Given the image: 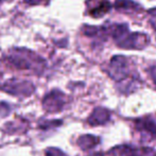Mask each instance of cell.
<instances>
[{
	"label": "cell",
	"mask_w": 156,
	"mask_h": 156,
	"mask_svg": "<svg viewBox=\"0 0 156 156\" xmlns=\"http://www.w3.org/2000/svg\"><path fill=\"white\" fill-rule=\"evenodd\" d=\"M114 5H115L116 10L124 13H135L140 11L141 9L140 4H138L135 1H132V0H117Z\"/></svg>",
	"instance_id": "9c48e42d"
},
{
	"label": "cell",
	"mask_w": 156,
	"mask_h": 156,
	"mask_svg": "<svg viewBox=\"0 0 156 156\" xmlns=\"http://www.w3.org/2000/svg\"><path fill=\"white\" fill-rule=\"evenodd\" d=\"M26 3L30 4V5H36V4H41V3H44L46 0H23Z\"/></svg>",
	"instance_id": "ac0fdd59"
},
{
	"label": "cell",
	"mask_w": 156,
	"mask_h": 156,
	"mask_svg": "<svg viewBox=\"0 0 156 156\" xmlns=\"http://www.w3.org/2000/svg\"><path fill=\"white\" fill-rule=\"evenodd\" d=\"M91 156H102L101 154H94V155H91Z\"/></svg>",
	"instance_id": "d6986e66"
},
{
	"label": "cell",
	"mask_w": 156,
	"mask_h": 156,
	"mask_svg": "<svg viewBox=\"0 0 156 156\" xmlns=\"http://www.w3.org/2000/svg\"><path fill=\"white\" fill-rule=\"evenodd\" d=\"M111 119V112L105 107H97L94 109L91 115L88 117L87 121L90 125H103L109 121Z\"/></svg>",
	"instance_id": "ba28073f"
},
{
	"label": "cell",
	"mask_w": 156,
	"mask_h": 156,
	"mask_svg": "<svg viewBox=\"0 0 156 156\" xmlns=\"http://www.w3.org/2000/svg\"><path fill=\"white\" fill-rule=\"evenodd\" d=\"M107 73L116 82H121L129 79L131 69L127 58L123 55L113 56L107 68Z\"/></svg>",
	"instance_id": "3957f363"
},
{
	"label": "cell",
	"mask_w": 156,
	"mask_h": 156,
	"mask_svg": "<svg viewBox=\"0 0 156 156\" xmlns=\"http://www.w3.org/2000/svg\"><path fill=\"white\" fill-rule=\"evenodd\" d=\"M142 154L144 156H156V151L150 148H144L142 149Z\"/></svg>",
	"instance_id": "e0dca14e"
},
{
	"label": "cell",
	"mask_w": 156,
	"mask_h": 156,
	"mask_svg": "<svg viewBox=\"0 0 156 156\" xmlns=\"http://www.w3.org/2000/svg\"><path fill=\"white\" fill-rule=\"evenodd\" d=\"M65 103V94L58 89H54L44 98L43 106L48 113H58L63 109Z\"/></svg>",
	"instance_id": "5b68a950"
},
{
	"label": "cell",
	"mask_w": 156,
	"mask_h": 156,
	"mask_svg": "<svg viewBox=\"0 0 156 156\" xmlns=\"http://www.w3.org/2000/svg\"><path fill=\"white\" fill-rule=\"evenodd\" d=\"M62 121L60 120H53V121H47V120H43V121L39 122V126L44 129H49L51 127H54V126H58Z\"/></svg>",
	"instance_id": "7c38bea8"
},
{
	"label": "cell",
	"mask_w": 156,
	"mask_h": 156,
	"mask_svg": "<svg viewBox=\"0 0 156 156\" xmlns=\"http://www.w3.org/2000/svg\"><path fill=\"white\" fill-rule=\"evenodd\" d=\"M149 21H150L153 29L156 30V8L149 11Z\"/></svg>",
	"instance_id": "5bb4252c"
},
{
	"label": "cell",
	"mask_w": 156,
	"mask_h": 156,
	"mask_svg": "<svg viewBox=\"0 0 156 156\" xmlns=\"http://www.w3.org/2000/svg\"><path fill=\"white\" fill-rule=\"evenodd\" d=\"M6 61L17 69L32 70L36 73H41L45 69V61L26 48H13L6 55Z\"/></svg>",
	"instance_id": "7a4b0ae2"
},
{
	"label": "cell",
	"mask_w": 156,
	"mask_h": 156,
	"mask_svg": "<svg viewBox=\"0 0 156 156\" xmlns=\"http://www.w3.org/2000/svg\"><path fill=\"white\" fill-rule=\"evenodd\" d=\"M137 151L131 146L127 144H121L113 148L108 152V156H135L137 154Z\"/></svg>",
	"instance_id": "8fae6325"
},
{
	"label": "cell",
	"mask_w": 156,
	"mask_h": 156,
	"mask_svg": "<svg viewBox=\"0 0 156 156\" xmlns=\"http://www.w3.org/2000/svg\"><path fill=\"white\" fill-rule=\"evenodd\" d=\"M149 74H150L151 79H152V81L154 82L155 86H156V65L154 66H151L150 68H149Z\"/></svg>",
	"instance_id": "2e32d148"
},
{
	"label": "cell",
	"mask_w": 156,
	"mask_h": 156,
	"mask_svg": "<svg viewBox=\"0 0 156 156\" xmlns=\"http://www.w3.org/2000/svg\"><path fill=\"white\" fill-rule=\"evenodd\" d=\"M4 93H8L16 97H29L34 93L35 87L30 81L11 79L1 86Z\"/></svg>",
	"instance_id": "277c9868"
},
{
	"label": "cell",
	"mask_w": 156,
	"mask_h": 156,
	"mask_svg": "<svg viewBox=\"0 0 156 156\" xmlns=\"http://www.w3.org/2000/svg\"><path fill=\"white\" fill-rule=\"evenodd\" d=\"M46 156H67L63 151L55 148H50L46 151Z\"/></svg>",
	"instance_id": "4fadbf2b"
},
{
	"label": "cell",
	"mask_w": 156,
	"mask_h": 156,
	"mask_svg": "<svg viewBox=\"0 0 156 156\" xmlns=\"http://www.w3.org/2000/svg\"><path fill=\"white\" fill-rule=\"evenodd\" d=\"M88 14L94 18H100L111 10V3L108 0H87L86 1Z\"/></svg>",
	"instance_id": "52a82bcc"
},
{
	"label": "cell",
	"mask_w": 156,
	"mask_h": 156,
	"mask_svg": "<svg viewBox=\"0 0 156 156\" xmlns=\"http://www.w3.org/2000/svg\"><path fill=\"white\" fill-rule=\"evenodd\" d=\"M10 113V106L5 103H0V115L2 117H5Z\"/></svg>",
	"instance_id": "9a60e30c"
},
{
	"label": "cell",
	"mask_w": 156,
	"mask_h": 156,
	"mask_svg": "<svg viewBox=\"0 0 156 156\" xmlns=\"http://www.w3.org/2000/svg\"><path fill=\"white\" fill-rule=\"evenodd\" d=\"M135 129L150 139H156V116H144L137 119Z\"/></svg>",
	"instance_id": "8992f818"
},
{
	"label": "cell",
	"mask_w": 156,
	"mask_h": 156,
	"mask_svg": "<svg viewBox=\"0 0 156 156\" xmlns=\"http://www.w3.org/2000/svg\"><path fill=\"white\" fill-rule=\"evenodd\" d=\"M99 144H100V138L94 135H89V134H87V135H82L78 139V146L84 151L94 149V147L98 146Z\"/></svg>",
	"instance_id": "30bf717a"
},
{
	"label": "cell",
	"mask_w": 156,
	"mask_h": 156,
	"mask_svg": "<svg viewBox=\"0 0 156 156\" xmlns=\"http://www.w3.org/2000/svg\"><path fill=\"white\" fill-rule=\"evenodd\" d=\"M105 28L107 35L115 39L118 47L122 49L140 50L146 48L150 43V38L144 33H131L126 25H111Z\"/></svg>",
	"instance_id": "6da1fadb"
},
{
	"label": "cell",
	"mask_w": 156,
	"mask_h": 156,
	"mask_svg": "<svg viewBox=\"0 0 156 156\" xmlns=\"http://www.w3.org/2000/svg\"><path fill=\"white\" fill-rule=\"evenodd\" d=\"M0 1H2V0H0Z\"/></svg>",
	"instance_id": "ffe728a7"
}]
</instances>
